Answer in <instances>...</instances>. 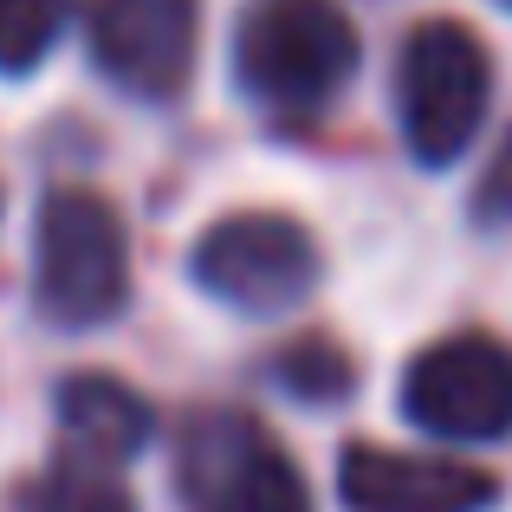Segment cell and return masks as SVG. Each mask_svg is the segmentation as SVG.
Returning <instances> with one entry per match:
<instances>
[{"label":"cell","mask_w":512,"mask_h":512,"mask_svg":"<svg viewBox=\"0 0 512 512\" xmlns=\"http://www.w3.org/2000/svg\"><path fill=\"white\" fill-rule=\"evenodd\" d=\"M182 512H312L292 454L247 409H201L175 441Z\"/></svg>","instance_id":"obj_4"},{"label":"cell","mask_w":512,"mask_h":512,"mask_svg":"<svg viewBox=\"0 0 512 512\" xmlns=\"http://www.w3.org/2000/svg\"><path fill=\"white\" fill-rule=\"evenodd\" d=\"M91 59L130 98H175L195 72V0H98Z\"/></svg>","instance_id":"obj_7"},{"label":"cell","mask_w":512,"mask_h":512,"mask_svg":"<svg viewBox=\"0 0 512 512\" xmlns=\"http://www.w3.org/2000/svg\"><path fill=\"white\" fill-rule=\"evenodd\" d=\"M279 389H292L299 402H344L350 389H357V370H350V357L331 338H299L286 344V357H279Z\"/></svg>","instance_id":"obj_12"},{"label":"cell","mask_w":512,"mask_h":512,"mask_svg":"<svg viewBox=\"0 0 512 512\" xmlns=\"http://www.w3.org/2000/svg\"><path fill=\"white\" fill-rule=\"evenodd\" d=\"M59 422H65V441H72V454H85V461H130V454L150 448L156 435V415L150 402L137 396L130 383H117V376H72V383L59 389Z\"/></svg>","instance_id":"obj_9"},{"label":"cell","mask_w":512,"mask_h":512,"mask_svg":"<svg viewBox=\"0 0 512 512\" xmlns=\"http://www.w3.org/2000/svg\"><path fill=\"white\" fill-rule=\"evenodd\" d=\"M338 493L350 512H487L500 480L454 454H402L357 441L338 461Z\"/></svg>","instance_id":"obj_8"},{"label":"cell","mask_w":512,"mask_h":512,"mask_svg":"<svg viewBox=\"0 0 512 512\" xmlns=\"http://www.w3.org/2000/svg\"><path fill=\"white\" fill-rule=\"evenodd\" d=\"M357 72V26L338 0H247L234 26V78L260 111L318 117Z\"/></svg>","instance_id":"obj_1"},{"label":"cell","mask_w":512,"mask_h":512,"mask_svg":"<svg viewBox=\"0 0 512 512\" xmlns=\"http://www.w3.org/2000/svg\"><path fill=\"white\" fill-rule=\"evenodd\" d=\"M33 292L39 312L52 325H111L130 299V247H124V221L104 195L91 188H59L39 208V234H33Z\"/></svg>","instance_id":"obj_2"},{"label":"cell","mask_w":512,"mask_h":512,"mask_svg":"<svg viewBox=\"0 0 512 512\" xmlns=\"http://www.w3.org/2000/svg\"><path fill=\"white\" fill-rule=\"evenodd\" d=\"M493 65L461 20H428L402 39L396 59V117L415 163L448 169L487 124Z\"/></svg>","instance_id":"obj_3"},{"label":"cell","mask_w":512,"mask_h":512,"mask_svg":"<svg viewBox=\"0 0 512 512\" xmlns=\"http://www.w3.org/2000/svg\"><path fill=\"white\" fill-rule=\"evenodd\" d=\"M65 20H72V0H0V72H33L65 33Z\"/></svg>","instance_id":"obj_11"},{"label":"cell","mask_w":512,"mask_h":512,"mask_svg":"<svg viewBox=\"0 0 512 512\" xmlns=\"http://www.w3.org/2000/svg\"><path fill=\"white\" fill-rule=\"evenodd\" d=\"M474 221L480 227H512V130L500 137V150H493V163L474 188Z\"/></svg>","instance_id":"obj_13"},{"label":"cell","mask_w":512,"mask_h":512,"mask_svg":"<svg viewBox=\"0 0 512 512\" xmlns=\"http://www.w3.org/2000/svg\"><path fill=\"white\" fill-rule=\"evenodd\" d=\"M506 7H512V0H506Z\"/></svg>","instance_id":"obj_14"},{"label":"cell","mask_w":512,"mask_h":512,"mask_svg":"<svg viewBox=\"0 0 512 512\" xmlns=\"http://www.w3.org/2000/svg\"><path fill=\"white\" fill-rule=\"evenodd\" d=\"M188 273L201 292H214L234 312L273 318L292 312L318 286V247L292 214H227L201 234Z\"/></svg>","instance_id":"obj_5"},{"label":"cell","mask_w":512,"mask_h":512,"mask_svg":"<svg viewBox=\"0 0 512 512\" xmlns=\"http://www.w3.org/2000/svg\"><path fill=\"white\" fill-rule=\"evenodd\" d=\"M402 415L435 441H500L512 428V350L467 331L402 370Z\"/></svg>","instance_id":"obj_6"},{"label":"cell","mask_w":512,"mask_h":512,"mask_svg":"<svg viewBox=\"0 0 512 512\" xmlns=\"http://www.w3.org/2000/svg\"><path fill=\"white\" fill-rule=\"evenodd\" d=\"M26 512H137L130 493L111 480L104 461H85V454H65L46 474L26 487Z\"/></svg>","instance_id":"obj_10"}]
</instances>
